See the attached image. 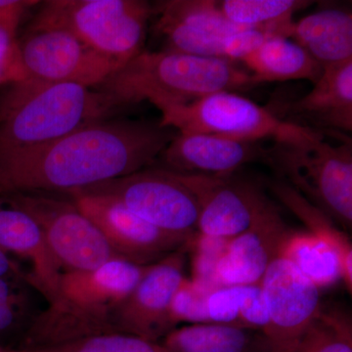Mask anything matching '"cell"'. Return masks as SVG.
Here are the masks:
<instances>
[{"label":"cell","mask_w":352,"mask_h":352,"mask_svg":"<svg viewBox=\"0 0 352 352\" xmlns=\"http://www.w3.org/2000/svg\"><path fill=\"white\" fill-rule=\"evenodd\" d=\"M280 252L319 289L332 288L342 282L338 252L325 241L307 231H291Z\"/></svg>","instance_id":"cell-24"},{"label":"cell","mask_w":352,"mask_h":352,"mask_svg":"<svg viewBox=\"0 0 352 352\" xmlns=\"http://www.w3.org/2000/svg\"><path fill=\"white\" fill-rule=\"evenodd\" d=\"M41 300L45 298L29 280L0 278V346L20 349L25 333L44 309Z\"/></svg>","instance_id":"cell-23"},{"label":"cell","mask_w":352,"mask_h":352,"mask_svg":"<svg viewBox=\"0 0 352 352\" xmlns=\"http://www.w3.org/2000/svg\"><path fill=\"white\" fill-rule=\"evenodd\" d=\"M149 266L115 258L94 270L62 273L59 298L54 302L90 322L101 333H115L111 322L113 312Z\"/></svg>","instance_id":"cell-14"},{"label":"cell","mask_w":352,"mask_h":352,"mask_svg":"<svg viewBox=\"0 0 352 352\" xmlns=\"http://www.w3.org/2000/svg\"><path fill=\"white\" fill-rule=\"evenodd\" d=\"M19 41L25 80L94 87L122 68L60 30L28 32Z\"/></svg>","instance_id":"cell-12"},{"label":"cell","mask_w":352,"mask_h":352,"mask_svg":"<svg viewBox=\"0 0 352 352\" xmlns=\"http://www.w3.org/2000/svg\"><path fill=\"white\" fill-rule=\"evenodd\" d=\"M38 3L39 1L32 0H0V21L12 18L22 19L24 14Z\"/></svg>","instance_id":"cell-34"},{"label":"cell","mask_w":352,"mask_h":352,"mask_svg":"<svg viewBox=\"0 0 352 352\" xmlns=\"http://www.w3.org/2000/svg\"><path fill=\"white\" fill-rule=\"evenodd\" d=\"M118 108L106 92L76 83H14L0 100V154L56 140Z\"/></svg>","instance_id":"cell-3"},{"label":"cell","mask_w":352,"mask_h":352,"mask_svg":"<svg viewBox=\"0 0 352 352\" xmlns=\"http://www.w3.org/2000/svg\"><path fill=\"white\" fill-rule=\"evenodd\" d=\"M292 352H352L351 319L337 309H324Z\"/></svg>","instance_id":"cell-27"},{"label":"cell","mask_w":352,"mask_h":352,"mask_svg":"<svg viewBox=\"0 0 352 352\" xmlns=\"http://www.w3.org/2000/svg\"><path fill=\"white\" fill-rule=\"evenodd\" d=\"M212 291L196 284L188 278L183 280L171 302V323H210L208 314V296Z\"/></svg>","instance_id":"cell-28"},{"label":"cell","mask_w":352,"mask_h":352,"mask_svg":"<svg viewBox=\"0 0 352 352\" xmlns=\"http://www.w3.org/2000/svg\"><path fill=\"white\" fill-rule=\"evenodd\" d=\"M154 11L142 0H50L41 6L28 32H68L122 68L142 52Z\"/></svg>","instance_id":"cell-4"},{"label":"cell","mask_w":352,"mask_h":352,"mask_svg":"<svg viewBox=\"0 0 352 352\" xmlns=\"http://www.w3.org/2000/svg\"><path fill=\"white\" fill-rule=\"evenodd\" d=\"M157 109L162 112L161 126L179 133L214 134L242 141L272 139L274 142L324 138L323 132L285 122L237 92H215L191 103Z\"/></svg>","instance_id":"cell-6"},{"label":"cell","mask_w":352,"mask_h":352,"mask_svg":"<svg viewBox=\"0 0 352 352\" xmlns=\"http://www.w3.org/2000/svg\"><path fill=\"white\" fill-rule=\"evenodd\" d=\"M20 18L0 21V85L25 80L17 31Z\"/></svg>","instance_id":"cell-30"},{"label":"cell","mask_w":352,"mask_h":352,"mask_svg":"<svg viewBox=\"0 0 352 352\" xmlns=\"http://www.w3.org/2000/svg\"><path fill=\"white\" fill-rule=\"evenodd\" d=\"M189 249L173 252L148 267L138 286L113 312V332L159 342L175 329L170 320V305L186 278L185 254Z\"/></svg>","instance_id":"cell-13"},{"label":"cell","mask_w":352,"mask_h":352,"mask_svg":"<svg viewBox=\"0 0 352 352\" xmlns=\"http://www.w3.org/2000/svg\"><path fill=\"white\" fill-rule=\"evenodd\" d=\"M65 352H170L160 342L122 333H103L68 344Z\"/></svg>","instance_id":"cell-29"},{"label":"cell","mask_w":352,"mask_h":352,"mask_svg":"<svg viewBox=\"0 0 352 352\" xmlns=\"http://www.w3.org/2000/svg\"><path fill=\"white\" fill-rule=\"evenodd\" d=\"M289 38L322 67L352 59V14L339 8L316 11L294 22Z\"/></svg>","instance_id":"cell-19"},{"label":"cell","mask_w":352,"mask_h":352,"mask_svg":"<svg viewBox=\"0 0 352 352\" xmlns=\"http://www.w3.org/2000/svg\"><path fill=\"white\" fill-rule=\"evenodd\" d=\"M240 325L264 333L270 325L267 305L261 283L238 285Z\"/></svg>","instance_id":"cell-32"},{"label":"cell","mask_w":352,"mask_h":352,"mask_svg":"<svg viewBox=\"0 0 352 352\" xmlns=\"http://www.w3.org/2000/svg\"><path fill=\"white\" fill-rule=\"evenodd\" d=\"M324 138L295 142L275 141L267 147L264 163L333 221L351 229V139L332 145Z\"/></svg>","instance_id":"cell-5"},{"label":"cell","mask_w":352,"mask_h":352,"mask_svg":"<svg viewBox=\"0 0 352 352\" xmlns=\"http://www.w3.org/2000/svg\"><path fill=\"white\" fill-rule=\"evenodd\" d=\"M0 248L12 258L29 263L32 284L47 305L60 296L62 271L51 256L43 234L24 210L0 197Z\"/></svg>","instance_id":"cell-18"},{"label":"cell","mask_w":352,"mask_h":352,"mask_svg":"<svg viewBox=\"0 0 352 352\" xmlns=\"http://www.w3.org/2000/svg\"><path fill=\"white\" fill-rule=\"evenodd\" d=\"M267 147L261 141H242L214 134L177 132L159 159L162 170L187 175L226 176L250 163L265 162Z\"/></svg>","instance_id":"cell-16"},{"label":"cell","mask_w":352,"mask_h":352,"mask_svg":"<svg viewBox=\"0 0 352 352\" xmlns=\"http://www.w3.org/2000/svg\"><path fill=\"white\" fill-rule=\"evenodd\" d=\"M38 223L58 267L64 272L87 271L118 258L103 234L75 203L54 194L0 196Z\"/></svg>","instance_id":"cell-7"},{"label":"cell","mask_w":352,"mask_h":352,"mask_svg":"<svg viewBox=\"0 0 352 352\" xmlns=\"http://www.w3.org/2000/svg\"><path fill=\"white\" fill-rule=\"evenodd\" d=\"M177 132L160 122L101 120L45 143L0 154V196L69 194L144 170Z\"/></svg>","instance_id":"cell-1"},{"label":"cell","mask_w":352,"mask_h":352,"mask_svg":"<svg viewBox=\"0 0 352 352\" xmlns=\"http://www.w3.org/2000/svg\"><path fill=\"white\" fill-rule=\"evenodd\" d=\"M270 325L263 333L270 352H292L320 312V289L281 252L261 280Z\"/></svg>","instance_id":"cell-11"},{"label":"cell","mask_w":352,"mask_h":352,"mask_svg":"<svg viewBox=\"0 0 352 352\" xmlns=\"http://www.w3.org/2000/svg\"><path fill=\"white\" fill-rule=\"evenodd\" d=\"M67 195L98 227L118 258L139 265H151L189 248L197 235H180L157 228L110 197L80 190Z\"/></svg>","instance_id":"cell-9"},{"label":"cell","mask_w":352,"mask_h":352,"mask_svg":"<svg viewBox=\"0 0 352 352\" xmlns=\"http://www.w3.org/2000/svg\"><path fill=\"white\" fill-rule=\"evenodd\" d=\"M78 190L110 197L168 232L188 236L198 233V201L170 171L141 170Z\"/></svg>","instance_id":"cell-8"},{"label":"cell","mask_w":352,"mask_h":352,"mask_svg":"<svg viewBox=\"0 0 352 352\" xmlns=\"http://www.w3.org/2000/svg\"><path fill=\"white\" fill-rule=\"evenodd\" d=\"M287 120L323 132L352 131V59L323 67L314 88L287 106Z\"/></svg>","instance_id":"cell-17"},{"label":"cell","mask_w":352,"mask_h":352,"mask_svg":"<svg viewBox=\"0 0 352 352\" xmlns=\"http://www.w3.org/2000/svg\"><path fill=\"white\" fill-rule=\"evenodd\" d=\"M241 63L258 85L296 80L314 83L323 72V67L300 44L279 34L270 36Z\"/></svg>","instance_id":"cell-20"},{"label":"cell","mask_w":352,"mask_h":352,"mask_svg":"<svg viewBox=\"0 0 352 352\" xmlns=\"http://www.w3.org/2000/svg\"><path fill=\"white\" fill-rule=\"evenodd\" d=\"M256 85L252 74L236 62L164 50L139 53L102 83L100 90L119 108L142 101L159 108Z\"/></svg>","instance_id":"cell-2"},{"label":"cell","mask_w":352,"mask_h":352,"mask_svg":"<svg viewBox=\"0 0 352 352\" xmlns=\"http://www.w3.org/2000/svg\"><path fill=\"white\" fill-rule=\"evenodd\" d=\"M268 187L285 207L302 220L307 232L325 241L338 252L342 263V283L346 287L347 292L351 294L352 245L346 234L340 230L328 214L300 195L288 183L276 179L268 183Z\"/></svg>","instance_id":"cell-22"},{"label":"cell","mask_w":352,"mask_h":352,"mask_svg":"<svg viewBox=\"0 0 352 352\" xmlns=\"http://www.w3.org/2000/svg\"><path fill=\"white\" fill-rule=\"evenodd\" d=\"M66 346L46 349H16L0 346V352H65Z\"/></svg>","instance_id":"cell-36"},{"label":"cell","mask_w":352,"mask_h":352,"mask_svg":"<svg viewBox=\"0 0 352 352\" xmlns=\"http://www.w3.org/2000/svg\"><path fill=\"white\" fill-rule=\"evenodd\" d=\"M227 244L228 241L197 233L190 245V249L194 250L192 281L210 291L219 288L215 282V267L226 252Z\"/></svg>","instance_id":"cell-31"},{"label":"cell","mask_w":352,"mask_h":352,"mask_svg":"<svg viewBox=\"0 0 352 352\" xmlns=\"http://www.w3.org/2000/svg\"><path fill=\"white\" fill-rule=\"evenodd\" d=\"M6 277L24 278L32 284L31 275L22 267L19 261L0 248V278Z\"/></svg>","instance_id":"cell-35"},{"label":"cell","mask_w":352,"mask_h":352,"mask_svg":"<svg viewBox=\"0 0 352 352\" xmlns=\"http://www.w3.org/2000/svg\"><path fill=\"white\" fill-rule=\"evenodd\" d=\"M311 2L303 0H223L217 1L229 22L249 29L268 30L289 38L294 15Z\"/></svg>","instance_id":"cell-25"},{"label":"cell","mask_w":352,"mask_h":352,"mask_svg":"<svg viewBox=\"0 0 352 352\" xmlns=\"http://www.w3.org/2000/svg\"><path fill=\"white\" fill-rule=\"evenodd\" d=\"M157 11L160 19L176 23L201 34L226 36L249 29L229 22L214 0H168L159 3Z\"/></svg>","instance_id":"cell-26"},{"label":"cell","mask_w":352,"mask_h":352,"mask_svg":"<svg viewBox=\"0 0 352 352\" xmlns=\"http://www.w3.org/2000/svg\"><path fill=\"white\" fill-rule=\"evenodd\" d=\"M207 305L210 323L241 326L238 286H222L212 289L208 296Z\"/></svg>","instance_id":"cell-33"},{"label":"cell","mask_w":352,"mask_h":352,"mask_svg":"<svg viewBox=\"0 0 352 352\" xmlns=\"http://www.w3.org/2000/svg\"><path fill=\"white\" fill-rule=\"evenodd\" d=\"M170 352H270L263 333L233 324H189L160 342Z\"/></svg>","instance_id":"cell-21"},{"label":"cell","mask_w":352,"mask_h":352,"mask_svg":"<svg viewBox=\"0 0 352 352\" xmlns=\"http://www.w3.org/2000/svg\"><path fill=\"white\" fill-rule=\"evenodd\" d=\"M291 231L270 201L249 229L228 241L215 267L217 287L259 283Z\"/></svg>","instance_id":"cell-15"},{"label":"cell","mask_w":352,"mask_h":352,"mask_svg":"<svg viewBox=\"0 0 352 352\" xmlns=\"http://www.w3.org/2000/svg\"><path fill=\"white\" fill-rule=\"evenodd\" d=\"M170 173L195 196L200 208L198 233L207 237L233 239L249 229L271 201L261 185L237 173L226 176Z\"/></svg>","instance_id":"cell-10"}]
</instances>
